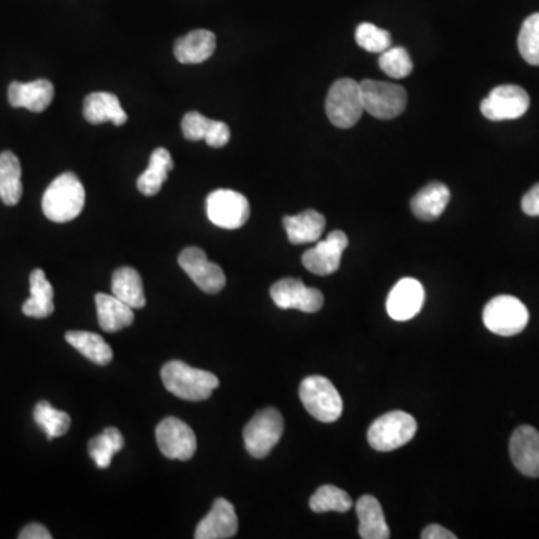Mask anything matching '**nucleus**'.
<instances>
[{
    "instance_id": "33",
    "label": "nucleus",
    "mask_w": 539,
    "mask_h": 539,
    "mask_svg": "<svg viewBox=\"0 0 539 539\" xmlns=\"http://www.w3.org/2000/svg\"><path fill=\"white\" fill-rule=\"evenodd\" d=\"M33 418H35L36 424L44 430L48 439L60 438L71 427V417L66 412L54 409L45 400L36 405Z\"/></svg>"
},
{
    "instance_id": "6",
    "label": "nucleus",
    "mask_w": 539,
    "mask_h": 539,
    "mask_svg": "<svg viewBox=\"0 0 539 539\" xmlns=\"http://www.w3.org/2000/svg\"><path fill=\"white\" fill-rule=\"evenodd\" d=\"M484 325L492 333L511 337L522 333L529 324V310L513 295H499L484 307Z\"/></svg>"
},
{
    "instance_id": "3",
    "label": "nucleus",
    "mask_w": 539,
    "mask_h": 539,
    "mask_svg": "<svg viewBox=\"0 0 539 539\" xmlns=\"http://www.w3.org/2000/svg\"><path fill=\"white\" fill-rule=\"evenodd\" d=\"M298 394L306 411L321 423H334L342 415V397L324 376H307L301 382Z\"/></svg>"
},
{
    "instance_id": "39",
    "label": "nucleus",
    "mask_w": 539,
    "mask_h": 539,
    "mask_svg": "<svg viewBox=\"0 0 539 539\" xmlns=\"http://www.w3.org/2000/svg\"><path fill=\"white\" fill-rule=\"evenodd\" d=\"M423 539H456V535L439 525H430L421 534Z\"/></svg>"
},
{
    "instance_id": "18",
    "label": "nucleus",
    "mask_w": 539,
    "mask_h": 539,
    "mask_svg": "<svg viewBox=\"0 0 539 539\" xmlns=\"http://www.w3.org/2000/svg\"><path fill=\"white\" fill-rule=\"evenodd\" d=\"M182 131L186 140H204L210 147L221 149L230 143L231 131L227 123L207 119L198 111H189L182 120Z\"/></svg>"
},
{
    "instance_id": "14",
    "label": "nucleus",
    "mask_w": 539,
    "mask_h": 539,
    "mask_svg": "<svg viewBox=\"0 0 539 539\" xmlns=\"http://www.w3.org/2000/svg\"><path fill=\"white\" fill-rule=\"evenodd\" d=\"M348 248V237L343 231H333L328 234L327 239L316 243L315 248L304 252L303 266L310 273L318 276H328L336 273L342 261L343 252Z\"/></svg>"
},
{
    "instance_id": "37",
    "label": "nucleus",
    "mask_w": 539,
    "mask_h": 539,
    "mask_svg": "<svg viewBox=\"0 0 539 539\" xmlns=\"http://www.w3.org/2000/svg\"><path fill=\"white\" fill-rule=\"evenodd\" d=\"M522 209L528 216H539V183L523 197Z\"/></svg>"
},
{
    "instance_id": "2",
    "label": "nucleus",
    "mask_w": 539,
    "mask_h": 539,
    "mask_svg": "<svg viewBox=\"0 0 539 539\" xmlns=\"http://www.w3.org/2000/svg\"><path fill=\"white\" fill-rule=\"evenodd\" d=\"M161 378L171 394L189 402L209 399L219 387L218 376L206 370L195 369L183 361H170L165 364Z\"/></svg>"
},
{
    "instance_id": "15",
    "label": "nucleus",
    "mask_w": 539,
    "mask_h": 539,
    "mask_svg": "<svg viewBox=\"0 0 539 539\" xmlns=\"http://www.w3.org/2000/svg\"><path fill=\"white\" fill-rule=\"evenodd\" d=\"M424 288L417 279L405 277L391 289L387 298V312L394 321H409L423 309Z\"/></svg>"
},
{
    "instance_id": "13",
    "label": "nucleus",
    "mask_w": 539,
    "mask_h": 539,
    "mask_svg": "<svg viewBox=\"0 0 539 539\" xmlns=\"http://www.w3.org/2000/svg\"><path fill=\"white\" fill-rule=\"evenodd\" d=\"M179 264L195 285L207 294H218L227 285L224 270L218 264L210 263L203 249L186 248L179 255Z\"/></svg>"
},
{
    "instance_id": "10",
    "label": "nucleus",
    "mask_w": 539,
    "mask_h": 539,
    "mask_svg": "<svg viewBox=\"0 0 539 539\" xmlns=\"http://www.w3.org/2000/svg\"><path fill=\"white\" fill-rule=\"evenodd\" d=\"M531 107V98L523 87L504 84L495 87L481 102V113L492 122L516 120L525 116Z\"/></svg>"
},
{
    "instance_id": "35",
    "label": "nucleus",
    "mask_w": 539,
    "mask_h": 539,
    "mask_svg": "<svg viewBox=\"0 0 539 539\" xmlns=\"http://www.w3.org/2000/svg\"><path fill=\"white\" fill-rule=\"evenodd\" d=\"M355 41L363 50L381 54L391 47L393 39H391L390 32L379 29L375 24L361 23L355 30Z\"/></svg>"
},
{
    "instance_id": "20",
    "label": "nucleus",
    "mask_w": 539,
    "mask_h": 539,
    "mask_svg": "<svg viewBox=\"0 0 539 539\" xmlns=\"http://www.w3.org/2000/svg\"><path fill=\"white\" fill-rule=\"evenodd\" d=\"M216 50L215 33L206 29L192 30L188 35L177 39L174 44V56L185 65H197L206 62Z\"/></svg>"
},
{
    "instance_id": "12",
    "label": "nucleus",
    "mask_w": 539,
    "mask_h": 539,
    "mask_svg": "<svg viewBox=\"0 0 539 539\" xmlns=\"http://www.w3.org/2000/svg\"><path fill=\"white\" fill-rule=\"evenodd\" d=\"M271 300L280 309H297L315 313L324 306V294L319 289L309 288L300 279L279 280L270 289Z\"/></svg>"
},
{
    "instance_id": "24",
    "label": "nucleus",
    "mask_w": 539,
    "mask_h": 539,
    "mask_svg": "<svg viewBox=\"0 0 539 539\" xmlns=\"http://www.w3.org/2000/svg\"><path fill=\"white\" fill-rule=\"evenodd\" d=\"M99 327L108 333H116L134 322V309L113 294H96Z\"/></svg>"
},
{
    "instance_id": "38",
    "label": "nucleus",
    "mask_w": 539,
    "mask_h": 539,
    "mask_svg": "<svg viewBox=\"0 0 539 539\" xmlns=\"http://www.w3.org/2000/svg\"><path fill=\"white\" fill-rule=\"evenodd\" d=\"M20 539H51V534L47 528L39 525V523H32V525L26 526L23 531L18 535Z\"/></svg>"
},
{
    "instance_id": "17",
    "label": "nucleus",
    "mask_w": 539,
    "mask_h": 539,
    "mask_svg": "<svg viewBox=\"0 0 539 539\" xmlns=\"http://www.w3.org/2000/svg\"><path fill=\"white\" fill-rule=\"evenodd\" d=\"M239 531V519H237L234 505L227 499H216L210 513L201 520L195 531L197 539H228L233 538Z\"/></svg>"
},
{
    "instance_id": "23",
    "label": "nucleus",
    "mask_w": 539,
    "mask_h": 539,
    "mask_svg": "<svg viewBox=\"0 0 539 539\" xmlns=\"http://www.w3.org/2000/svg\"><path fill=\"white\" fill-rule=\"evenodd\" d=\"M283 227L292 245H306L321 239L325 230V218L316 210H306L300 215L285 216Z\"/></svg>"
},
{
    "instance_id": "11",
    "label": "nucleus",
    "mask_w": 539,
    "mask_h": 539,
    "mask_svg": "<svg viewBox=\"0 0 539 539\" xmlns=\"http://www.w3.org/2000/svg\"><path fill=\"white\" fill-rule=\"evenodd\" d=\"M156 442L159 450L167 459L186 460L194 457L197 451V436L194 430L176 417H168L156 427Z\"/></svg>"
},
{
    "instance_id": "31",
    "label": "nucleus",
    "mask_w": 539,
    "mask_h": 539,
    "mask_svg": "<svg viewBox=\"0 0 539 539\" xmlns=\"http://www.w3.org/2000/svg\"><path fill=\"white\" fill-rule=\"evenodd\" d=\"M125 441L116 427H108L89 442V454L99 469L110 468L113 457L122 450Z\"/></svg>"
},
{
    "instance_id": "25",
    "label": "nucleus",
    "mask_w": 539,
    "mask_h": 539,
    "mask_svg": "<svg viewBox=\"0 0 539 539\" xmlns=\"http://www.w3.org/2000/svg\"><path fill=\"white\" fill-rule=\"evenodd\" d=\"M357 517L360 520L358 534L363 539H388L390 528L385 522L384 511L375 496L364 495L357 502Z\"/></svg>"
},
{
    "instance_id": "32",
    "label": "nucleus",
    "mask_w": 539,
    "mask_h": 539,
    "mask_svg": "<svg viewBox=\"0 0 539 539\" xmlns=\"http://www.w3.org/2000/svg\"><path fill=\"white\" fill-rule=\"evenodd\" d=\"M309 505L313 513H346L352 508V499L345 490L327 484L313 493Z\"/></svg>"
},
{
    "instance_id": "29",
    "label": "nucleus",
    "mask_w": 539,
    "mask_h": 539,
    "mask_svg": "<svg viewBox=\"0 0 539 539\" xmlns=\"http://www.w3.org/2000/svg\"><path fill=\"white\" fill-rule=\"evenodd\" d=\"M21 195L23 183L20 161L14 153L3 152L0 155V200L6 206H15L20 203Z\"/></svg>"
},
{
    "instance_id": "1",
    "label": "nucleus",
    "mask_w": 539,
    "mask_h": 539,
    "mask_svg": "<svg viewBox=\"0 0 539 539\" xmlns=\"http://www.w3.org/2000/svg\"><path fill=\"white\" fill-rule=\"evenodd\" d=\"M86 191L74 173H63L51 182L42 197V212L57 224L74 221L83 212Z\"/></svg>"
},
{
    "instance_id": "16",
    "label": "nucleus",
    "mask_w": 539,
    "mask_h": 539,
    "mask_svg": "<svg viewBox=\"0 0 539 539\" xmlns=\"http://www.w3.org/2000/svg\"><path fill=\"white\" fill-rule=\"evenodd\" d=\"M511 459L520 474L539 477V432L532 426H520L511 436Z\"/></svg>"
},
{
    "instance_id": "36",
    "label": "nucleus",
    "mask_w": 539,
    "mask_h": 539,
    "mask_svg": "<svg viewBox=\"0 0 539 539\" xmlns=\"http://www.w3.org/2000/svg\"><path fill=\"white\" fill-rule=\"evenodd\" d=\"M519 50L523 59L539 66V12L526 18L519 35Z\"/></svg>"
},
{
    "instance_id": "22",
    "label": "nucleus",
    "mask_w": 539,
    "mask_h": 539,
    "mask_svg": "<svg viewBox=\"0 0 539 539\" xmlns=\"http://www.w3.org/2000/svg\"><path fill=\"white\" fill-rule=\"evenodd\" d=\"M450 198V189L444 183H429L412 198L411 209L421 221H436L447 209Z\"/></svg>"
},
{
    "instance_id": "5",
    "label": "nucleus",
    "mask_w": 539,
    "mask_h": 539,
    "mask_svg": "<svg viewBox=\"0 0 539 539\" xmlns=\"http://www.w3.org/2000/svg\"><path fill=\"white\" fill-rule=\"evenodd\" d=\"M417 433V421L402 411L388 412L373 421L367 432V441L376 451H393L412 441Z\"/></svg>"
},
{
    "instance_id": "34",
    "label": "nucleus",
    "mask_w": 539,
    "mask_h": 539,
    "mask_svg": "<svg viewBox=\"0 0 539 539\" xmlns=\"http://www.w3.org/2000/svg\"><path fill=\"white\" fill-rule=\"evenodd\" d=\"M379 68L388 75V77L406 78L414 69L411 56L403 47H390L379 56Z\"/></svg>"
},
{
    "instance_id": "27",
    "label": "nucleus",
    "mask_w": 539,
    "mask_h": 539,
    "mask_svg": "<svg viewBox=\"0 0 539 539\" xmlns=\"http://www.w3.org/2000/svg\"><path fill=\"white\" fill-rule=\"evenodd\" d=\"M111 291L114 297L119 298L132 309H143L146 306L143 279L140 273L132 267H122L114 271Z\"/></svg>"
},
{
    "instance_id": "21",
    "label": "nucleus",
    "mask_w": 539,
    "mask_h": 539,
    "mask_svg": "<svg viewBox=\"0 0 539 539\" xmlns=\"http://www.w3.org/2000/svg\"><path fill=\"white\" fill-rule=\"evenodd\" d=\"M84 117L92 125L113 122L116 126H122L128 120V114L120 105L119 98L108 92L90 93L84 99Z\"/></svg>"
},
{
    "instance_id": "28",
    "label": "nucleus",
    "mask_w": 539,
    "mask_h": 539,
    "mask_svg": "<svg viewBox=\"0 0 539 539\" xmlns=\"http://www.w3.org/2000/svg\"><path fill=\"white\" fill-rule=\"evenodd\" d=\"M173 158L164 147H159L150 156L149 167L138 177V191L147 197H153L161 191L162 185L168 179V173L173 170Z\"/></svg>"
},
{
    "instance_id": "7",
    "label": "nucleus",
    "mask_w": 539,
    "mask_h": 539,
    "mask_svg": "<svg viewBox=\"0 0 539 539\" xmlns=\"http://www.w3.org/2000/svg\"><path fill=\"white\" fill-rule=\"evenodd\" d=\"M360 87L364 111L376 119H396L408 105V93L399 84L364 80Z\"/></svg>"
},
{
    "instance_id": "9",
    "label": "nucleus",
    "mask_w": 539,
    "mask_h": 539,
    "mask_svg": "<svg viewBox=\"0 0 539 539\" xmlns=\"http://www.w3.org/2000/svg\"><path fill=\"white\" fill-rule=\"evenodd\" d=\"M207 216L216 227L239 230L251 216L248 198L231 189H218L207 197Z\"/></svg>"
},
{
    "instance_id": "19",
    "label": "nucleus",
    "mask_w": 539,
    "mask_h": 539,
    "mask_svg": "<svg viewBox=\"0 0 539 539\" xmlns=\"http://www.w3.org/2000/svg\"><path fill=\"white\" fill-rule=\"evenodd\" d=\"M54 98L53 84L48 80L20 83L14 81L8 89L9 104L14 108H26L33 113H42Z\"/></svg>"
},
{
    "instance_id": "8",
    "label": "nucleus",
    "mask_w": 539,
    "mask_h": 539,
    "mask_svg": "<svg viewBox=\"0 0 539 539\" xmlns=\"http://www.w3.org/2000/svg\"><path fill=\"white\" fill-rule=\"evenodd\" d=\"M282 414L277 409L267 408L258 412L243 430V439L248 453L255 459H264L276 447L283 435Z\"/></svg>"
},
{
    "instance_id": "30",
    "label": "nucleus",
    "mask_w": 539,
    "mask_h": 539,
    "mask_svg": "<svg viewBox=\"0 0 539 539\" xmlns=\"http://www.w3.org/2000/svg\"><path fill=\"white\" fill-rule=\"evenodd\" d=\"M66 342L99 366H107L113 360V349L99 334L89 331H69L66 333Z\"/></svg>"
},
{
    "instance_id": "4",
    "label": "nucleus",
    "mask_w": 539,
    "mask_h": 539,
    "mask_svg": "<svg viewBox=\"0 0 539 539\" xmlns=\"http://www.w3.org/2000/svg\"><path fill=\"white\" fill-rule=\"evenodd\" d=\"M328 119L340 129L357 125L364 113L360 83L352 78H340L333 86L325 101Z\"/></svg>"
},
{
    "instance_id": "26",
    "label": "nucleus",
    "mask_w": 539,
    "mask_h": 539,
    "mask_svg": "<svg viewBox=\"0 0 539 539\" xmlns=\"http://www.w3.org/2000/svg\"><path fill=\"white\" fill-rule=\"evenodd\" d=\"M54 291L44 271L36 269L30 274V298L24 301L23 313L30 318H47L54 312Z\"/></svg>"
}]
</instances>
